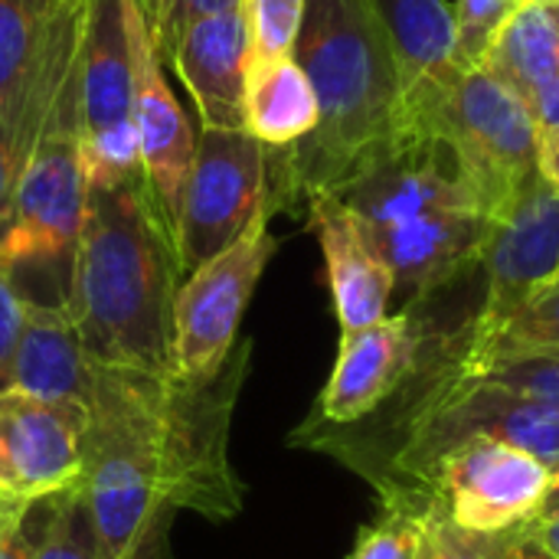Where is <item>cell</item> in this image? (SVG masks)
<instances>
[{"mask_svg":"<svg viewBox=\"0 0 559 559\" xmlns=\"http://www.w3.org/2000/svg\"><path fill=\"white\" fill-rule=\"evenodd\" d=\"M554 472L531 452L478 436L465 439L429 468V495L468 534H504L537 518Z\"/></svg>","mask_w":559,"mask_h":559,"instance_id":"9c48e42d","label":"cell"},{"mask_svg":"<svg viewBox=\"0 0 559 559\" xmlns=\"http://www.w3.org/2000/svg\"><path fill=\"white\" fill-rule=\"evenodd\" d=\"M321 121L318 95L305 69L288 59L252 62L246 82V131L265 147H292Z\"/></svg>","mask_w":559,"mask_h":559,"instance_id":"7402d4cb","label":"cell"},{"mask_svg":"<svg viewBox=\"0 0 559 559\" xmlns=\"http://www.w3.org/2000/svg\"><path fill=\"white\" fill-rule=\"evenodd\" d=\"M481 66L531 105L559 79V0H524Z\"/></svg>","mask_w":559,"mask_h":559,"instance_id":"44dd1931","label":"cell"},{"mask_svg":"<svg viewBox=\"0 0 559 559\" xmlns=\"http://www.w3.org/2000/svg\"><path fill=\"white\" fill-rule=\"evenodd\" d=\"M485 305L472 337L498 331L537 288L559 275V190L537 170L488 226Z\"/></svg>","mask_w":559,"mask_h":559,"instance_id":"8fae6325","label":"cell"},{"mask_svg":"<svg viewBox=\"0 0 559 559\" xmlns=\"http://www.w3.org/2000/svg\"><path fill=\"white\" fill-rule=\"evenodd\" d=\"M170 66L187 85L203 128L246 131V82L252 69L246 7L197 20L180 36Z\"/></svg>","mask_w":559,"mask_h":559,"instance_id":"2e32d148","label":"cell"},{"mask_svg":"<svg viewBox=\"0 0 559 559\" xmlns=\"http://www.w3.org/2000/svg\"><path fill=\"white\" fill-rule=\"evenodd\" d=\"M275 203L255 213L236 242L180 278L174 298V377L190 386L219 380L229 364L249 298L278 249L269 229Z\"/></svg>","mask_w":559,"mask_h":559,"instance_id":"8992f818","label":"cell"},{"mask_svg":"<svg viewBox=\"0 0 559 559\" xmlns=\"http://www.w3.org/2000/svg\"><path fill=\"white\" fill-rule=\"evenodd\" d=\"M308 213L324 252L341 334L383 321L396 285L386 262L367 242L357 216L337 197H311Z\"/></svg>","mask_w":559,"mask_h":559,"instance_id":"ac0fdd59","label":"cell"},{"mask_svg":"<svg viewBox=\"0 0 559 559\" xmlns=\"http://www.w3.org/2000/svg\"><path fill=\"white\" fill-rule=\"evenodd\" d=\"M498 439L531 452L559 475V409L488 380L455 373L416 413L396 468L426 481L429 468L465 439Z\"/></svg>","mask_w":559,"mask_h":559,"instance_id":"52a82bcc","label":"cell"},{"mask_svg":"<svg viewBox=\"0 0 559 559\" xmlns=\"http://www.w3.org/2000/svg\"><path fill=\"white\" fill-rule=\"evenodd\" d=\"M524 0H459L455 16V62L462 69L481 66L491 43L504 29V23L514 16V10Z\"/></svg>","mask_w":559,"mask_h":559,"instance_id":"4316f807","label":"cell"},{"mask_svg":"<svg viewBox=\"0 0 559 559\" xmlns=\"http://www.w3.org/2000/svg\"><path fill=\"white\" fill-rule=\"evenodd\" d=\"M396 66L400 105L432 95L459 75L455 16L442 0H367Z\"/></svg>","mask_w":559,"mask_h":559,"instance_id":"ffe728a7","label":"cell"},{"mask_svg":"<svg viewBox=\"0 0 559 559\" xmlns=\"http://www.w3.org/2000/svg\"><path fill=\"white\" fill-rule=\"evenodd\" d=\"M540 174L559 190V131L540 138Z\"/></svg>","mask_w":559,"mask_h":559,"instance_id":"d590c367","label":"cell"},{"mask_svg":"<svg viewBox=\"0 0 559 559\" xmlns=\"http://www.w3.org/2000/svg\"><path fill=\"white\" fill-rule=\"evenodd\" d=\"M534 521H559V475H554L550 491H547V498H544V504H540Z\"/></svg>","mask_w":559,"mask_h":559,"instance_id":"74e56055","label":"cell"},{"mask_svg":"<svg viewBox=\"0 0 559 559\" xmlns=\"http://www.w3.org/2000/svg\"><path fill=\"white\" fill-rule=\"evenodd\" d=\"M246 0H160L157 16L151 23V39L160 59L170 62L180 36L203 16H216V13H229L239 10Z\"/></svg>","mask_w":559,"mask_h":559,"instance_id":"f546056e","label":"cell"},{"mask_svg":"<svg viewBox=\"0 0 559 559\" xmlns=\"http://www.w3.org/2000/svg\"><path fill=\"white\" fill-rule=\"evenodd\" d=\"M337 200L364 229H383L429 213H485L455 151L436 134L396 138Z\"/></svg>","mask_w":559,"mask_h":559,"instance_id":"7c38bea8","label":"cell"},{"mask_svg":"<svg viewBox=\"0 0 559 559\" xmlns=\"http://www.w3.org/2000/svg\"><path fill=\"white\" fill-rule=\"evenodd\" d=\"M56 7H82L85 0H52Z\"/></svg>","mask_w":559,"mask_h":559,"instance_id":"ab89813d","label":"cell"},{"mask_svg":"<svg viewBox=\"0 0 559 559\" xmlns=\"http://www.w3.org/2000/svg\"><path fill=\"white\" fill-rule=\"evenodd\" d=\"M128 26H131V56H134L131 118L138 128V144H141L144 190H147V200L177 252L180 200H183V187H187V177L193 167L197 138L164 79L160 56L154 49L151 26L138 7V0L128 10Z\"/></svg>","mask_w":559,"mask_h":559,"instance_id":"4fadbf2b","label":"cell"},{"mask_svg":"<svg viewBox=\"0 0 559 559\" xmlns=\"http://www.w3.org/2000/svg\"><path fill=\"white\" fill-rule=\"evenodd\" d=\"M138 7H141L144 20H147V26H151V23H154V16H157V7H160V0H138Z\"/></svg>","mask_w":559,"mask_h":559,"instance_id":"f35d334b","label":"cell"},{"mask_svg":"<svg viewBox=\"0 0 559 559\" xmlns=\"http://www.w3.org/2000/svg\"><path fill=\"white\" fill-rule=\"evenodd\" d=\"M488 559H557L531 531V524L495 534L491 547H488Z\"/></svg>","mask_w":559,"mask_h":559,"instance_id":"836d02e7","label":"cell"},{"mask_svg":"<svg viewBox=\"0 0 559 559\" xmlns=\"http://www.w3.org/2000/svg\"><path fill=\"white\" fill-rule=\"evenodd\" d=\"M29 151L16 141V134L0 121V226L7 223L13 193H16V180L26 167Z\"/></svg>","mask_w":559,"mask_h":559,"instance_id":"d6a6232c","label":"cell"},{"mask_svg":"<svg viewBox=\"0 0 559 559\" xmlns=\"http://www.w3.org/2000/svg\"><path fill=\"white\" fill-rule=\"evenodd\" d=\"M79 62L59 85L43 128L33 141L16 193L0 226V265L16 278L20 269L59 265L66 282L79 246L88 183L79 160Z\"/></svg>","mask_w":559,"mask_h":559,"instance_id":"277c9868","label":"cell"},{"mask_svg":"<svg viewBox=\"0 0 559 559\" xmlns=\"http://www.w3.org/2000/svg\"><path fill=\"white\" fill-rule=\"evenodd\" d=\"M321 121L292 144L269 147V197L275 210L311 197H341L400 128V79L390 43L367 0H305L295 43Z\"/></svg>","mask_w":559,"mask_h":559,"instance_id":"7a4b0ae2","label":"cell"},{"mask_svg":"<svg viewBox=\"0 0 559 559\" xmlns=\"http://www.w3.org/2000/svg\"><path fill=\"white\" fill-rule=\"evenodd\" d=\"M82 7L0 0V121L26 151H33L59 85L79 62Z\"/></svg>","mask_w":559,"mask_h":559,"instance_id":"30bf717a","label":"cell"},{"mask_svg":"<svg viewBox=\"0 0 559 559\" xmlns=\"http://www.w3.org/2000/svg\"><path fill=\"white\" fill-rule=\"evenodd\" d=\"M242 7L252 36V62H275L295 56L298 29L305 20V0H246Z\"/></svg>","mask_w":559,"mask_h":559,"instance_id":"484cf974","label":"cell"},{"mask_svg":"<svg viewBox=\"0 0 559 559\" xmlns=\"http://www.w3.org/2000/svg\"><path fill=\"white\" fill-rule=\"evenodd\" d=\"M85 406L0 393V498L46 501L82 481Z\"/></svg>","mask_w":559,"mask_h":559,"instance_id":"5bb4252c","label":"cell"},{"mask_svg":"<svg viewBox=\"0 0 559 559\" xmlns=\"http://www.w3.org/2000/svg\"><path fill=\"white\" fill-rule=\"evenodd\" d=\"M177 252L144 180L88 190L66 308L95 364L174 373Z\"/></svg>","mask_w":559,"mask_h":559,"instance_id":"3957f363","label":"cell"},{"mask_svg":"<svg viewBox=\"0 0 559 559\" xmlns=\"http://www.w3.org/2000/svg\"><path fill=\"white\" fill-rule=\"evenodd\" d=\"M269 203V147L249 131L203 128L180 200L177 269L187 278L242 236Z\"/></svg>","mask_w":559,"mask_h":559,"instance_id":"ba28073f","label":"cell"},{"mask_svg":"<svg viewBox=\"0 0 559 559\" xmlns=\"http://www.w3.org/2000/svg\"><path fill=\"white\" fill-rule=\"evenodd\" d=\"M426 501L413 491L386 488V511L377 524L364 527L350 559H419L423 550V518Z\"/></svg>","mask_w":559,"mask_h":559,"instance_id":"cb8c5ba5","label":"cell"},{"mask_svg":"<svg viewBox=\"0 0 559 559\" xmlns=\"http://www.w3.org/2000/svg\"><path fill=\"white\" fill-rule=\"evenodd\" d=\"M23 308L26 295L16 288V278L0 265V393L10 390L13 380V357L23 331Z\"/></svg>","mask_w":559,"mask_h":559,"instance_id":"4dcf8cb0","label":"cell"},{"mask_svg":"<svg viewBox=\"0 0 559 559\" xmlns=\"http://www.w3.org/2000/svg\"><path fill=\"white\" fill-rule=\"evenodd\" d=\"M462 373L488 380L504 390H514L521 396L550 403L559 409V354H531V357L495 360V364H485L478 370H462Z\"/></svg>","mask_w":559,"mask_h":559,"instance_id":"83f0119b","label":"cell"},{"mask_svg":"<svg viewBox=\"0 0 559 559\" xmlns=\"http://www.w3.org/2000/svg\"><path fill=\"white\" fill-rule=\"evenodd\" d=\"M121 559H138V557H121Z\"/></svg>","mask_w":559,"mask_h":559,"instance_id":"60d3db41","label":"cell"},{"mask_svg":"<svg viewBox=\"0 0 559 559\" xmlns=\"http://www.w3.org/2000/svg\"><path fill=\"white\" fill-rule=\"evenodd\" d=\"M491 537L468 534L449 521L442 504L429 495L426 518H423V550L419 559H488Z\"/></svg>","mask_w":559,"mask_h":559,"instance_id":"f1b7e54d","label":"cell"},{"mask_svg":"<svg viewBox=\"0 0 559 559\" xmlns=\"http://www.w3.org/2000/svg\"><path fill=\"white\" fill-rule=\"evenodd\" d=\"M33 559H98L95 524L82 481L52 498L46 534L36 540Z\"/></svg>","mask_w":559,"mask_h":559,"instance_id":"d4e9b609","label":"cell"},{"mask_svg":"<svg viewBox=\"0 0 559 559\" xmlns=\"http://www.w3.org/2000/svg\"><path fill=\"white\" fill-rule=\"evenodd\" d=\"M531 531L559 559V521H531Z\"/></svg>","mask_w":559,"mask_h":559,"instance_id":"8d00e7d4","label":"cell"},{"mask_svg":"<svg viewBox=\"0 0 559 559\" xmlns=\"http://www.w3.org/2000/svg\"><path fill=\"white\" fill-rule=\"evenodd\" d=\"M239 377L236 367L206 386H190L174 373L95 364L85 403L82 488L98 559L138 557L167 508L210 518L239 511L226 459Z\"/></svg>","mask_w":559,"mask_h":559,"instance_id":"6da1fadb","label":"cell"},{"mask_svg":"<svg viewBox=\"0 0 559 559\" xmlns=\"http://www.w3.org/2000/svg\"><path fill=\"white\" fill-rule=\"evenodd\" d=\"M488 226L491 219L485 213L455 210L416 216L383 229H360L393 272L396 292L419 301L481 262Z\"/></svg>","mask_w":559,"mask_h":559,"instance_id":"9a60e30c","label":"cell"},{"mask_svg":"<svg viewBox=\"0 0 559 559\" xmlns=\"http://www.w3.org/2000/svg\"><path fill=\"white\" fill-rule=\"evenodd\" d=\"M559 354V275L537 288L498 331L488 337H472L459 370H478L495 360Z\"/></svg>","mask_w":559,"mask_h":559,"instance_id":"603a6c76","label":"cell"},{"mask_svg":"<svg viewBox=\"0 0 559 559\" xmlns=\"http://www.w3.org/2000/svg\"><path fill=\"white\" fill-rule=\"evenodd\" d=\"M92 377L95 360L88 357L66 301L49 305L26 298L10 390L49 403L85 406L92 393Z\"/></svg>","mask_w":559,"mask_h":559,"instance_id":"d6986e66","label":"cell"},{"mask_svg":"<svg viewBox=\"0 0 559 559\" xmlns=\"http://www.w3.org/2000/svg\"><path fill=\"white\" fill-rule=\"evenodd\" d=\"M406 134H436L455 151L488 219L540 170L531 105L485 66L462 69Z\"/></svg>","mask_w":559,"mask_h":559,"instance_id":"5b68a950","label":"cell"},{"mask_svg":"<svg viewBox=\"0 0 559 559\" xmlns=\"http://www.w3.org/2000/svg\"><path fill=\"white\" fill-rule=\"evenodd\" d=\"M531 111H534V121H537L540 138L557 134L559 131V79L554 82V85H547V88L531 102Z\"/></svg>","mask_w":559,"mask_h":559,"instance_id":"e575fe53","label":"cell"},{"mask_svg":"<svg viewBox=\"0 0 559 559\" xmlns=\"http://www.w3.org/2000/svg\"><path fill=\"white\" fill-rule=\"evenodd\" d=\"M419 331L409 314L383 318L364 331L341 334L334 373L321 393V413L344 426L373 413L413 373Z\"/></svg>","mask_w":559,"mask_h":559,"instance_id":"e0dca14e","label":"cell"},{"mask_svg":"<svg viewBox=\"0 0 559 559\" xmlns=\"http://www.w3.org/2000/svg\"><path fill=\"white\" fill-rule=\"evenodd\" d=\"M29 501L0 498V559H33L36 540L29 534Z\"/></svg>","mask_w":559,"mask_h":559,"instance_id":"1f68e13d","label":"cell"}]
</instances>
